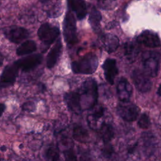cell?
Here are the masks:
<instances>
[{
    "instance_id": "cell-12",
    "label": "cell",
    "mask_w": 161,
    "mask_h": 161,
    "mask_svg": "<svg viewBox=\"0 0 161 161\" xmlns=\"http://www.w3.org/2000/svg\"><path fill=\"white\" fill-rule=\"evenodd\" d=\"M136 41L140 44H142L150 48H156L161 45L159 36L155 33L148 30L142 32L138 36Z\"/></svg>"
},
{
    "instance_id": "cell-9",
    "label": "cell",
    "mask_w": 161,
    "mask_h": 161,
    "mask_svg": "<svg viewBox=\"0 0 161 161\" xmlns=\"http://www.w3.org/2000/svg\"><path fill=\"white\" fill-rule=\"evenodd\" d=\"M43 59V57L42 54L36 53L19 58L14 62L22 72H28L33 70L40 65Z\"/></svg>"
},
{
    "instance_id": "cell-20",
    "label": "cell",
    "mask_w": 161,
    "mask_h": 161,
    "mask_svg": "<svg viewBox=\"0 0 161 161\" xmlns=\"http://www.w3.org/2000/svg\"><path fill=\"white\" fill-rule=\"evenodd\" d=\"M101 136L104 142H109L114 136V130L113 126L108 123L103 122L99 128Z\"/></svg>"
},
{
    "instance_id": "cell-10",
    "label": "cell",
    "mask_w": 161,
    "mask_h": 161,
    "mask_svg": "<svg viewBox=\"0 0 161 161\" xmlns=\"http://www.w3.org/2000/svg\"><path fill=\"white\" fill-rule=\"evenodd\" d=\"M133 82L138 91L145 93L152 88V82L148 75L140 70H134L131 74Z\"/></svg>"
},
{
    "instance_id": "cell-21",
    "label": "cell",
    "mask_w": 161,
    "mask_h": 161,
    "mask_svg": "<svg viewBox=\"0 0 161 161\" xmlns=\"http://www.w3.org/2000/svg\"><path fill=\"white\" fill-rule=\"evenodd\" d=\"M125 55L126 58L131 62L135 61L138 53L139 48L136 44L129 42L125 45Z\"/></svg>"
},
{
    "instance_id": "cell-31",
    "label": "cell",
    "mask_w": 161,
    "mask_h": 161,
    "mask_svg": "<svg viewBox=\"0 0 161 161\" xmlns=\"http://www.w3.org/2000/svg\"><path fill=\"white\" fill-rule=\"evenodd\" d=\"M3 60H4V58L3 57V55L0 53V67L3 65Z\"/></svg>"
},
{
    "instance_id": "cell-7",
    "label": "cell",
    "mask_w": 161,
    "mask_h": 161,
    "mask_svg": "<svg viewBox=\"0 0 161 161\" xmlns=\"http://www.w3.org/2000/svg\"><path fill=\"white\" fill-rule=\"evenodd\" d=\"M19 70V67L14 62L11 64L7 65L0 76V89L12 86L16 82Z\"/></svg>"
},
{
    "instance_id": "cell-14",
    "label": "cell",
    "mask_w": 161,
    "mask_h": 161,
    "mask_svg": "<svg viewBox=\"0 0 161 161\" xmlns=\"http://www.w3.org/2000/svg\"><path fill=\"white\" fill-rule=\"evenodd\" d=\"M116 92L119 101H130L132 95L133 88L126 79L122 77L119 79L116 86Z\"/></svg>"
},
{
    "instance_id": "cell-24",
    "label": "cell",
    "mask_w": 161,
    "mask_h": 161,
    "mask_svg": "<svg viewBox=\"0 0 161 161\" xmlns=\"http://www.w3.org/2000/svg\"><path fill=\"white\" fill-rule=\"evenodd\" d=\"M45 157L47 160H57L59 159V152L57 146L54 144L49 145L45 152Z\"/></svg>"
},
{
    "instance_id": "cell-32",
    "label": "cell",
    "mask_w": 161,
    "mask_h": 161,
    "mask_svg": "<svg viewBox=\"0 0 161 161\" xmlns=\"http://www.w3.org/2000/svg\"><path fill=\"white\" fill-rule=\"evenodd\" d=\"M6 149H7V148H6V147L5 145H3V146H1L0 147V150L1 151H3V152H5L6 150Z\"/></svg>"
},
{
    "instance_id": "cell-13",
    "label": "cell",
    "mask_w": 161,
    "mask_h": 161,
    "mask_svg": "<svg viewBox=\"0 0 161 161\" xmlns=\"http://www.w3.org/2000/svg\"><path fill=\"white\" fill-rule=\"evenodd\" d=\"M106 80L110 84H113L116 76L118 73L116 61L114 58H107L102 65Z\"/></svg>"
},
{
    "instance_id": "cell-16",
    "label": "cell",
    "mask_w": 161,
    "mask_h": 161,
    "mask_svg": "<svg viewBox=\"0 0 161 161\" xmlns=\"http://www.w3.org/2000/svg\"><path fill=\"white\" fill-rule=\"evenodd\" d=\"M67 6L73 13H75L78 20L85 18L87 14V7L84 0H67Z\"/></svg>"
},
{
    "instance_id": "cell-29",
    "label": "cell",
    "mask_w": 161,
    "mask_h": 161,
    "mask_svg": "<svg viewBox=\"0 0 161 161\" xmlns=\"http://www.w3.org/2000/svg\"><path fill=\"white\" fill-rule=\"evenodd\" d=\"M6 106L5 104H4L3 103H0V118L4 113V111L6 110Z\"/></svg>"
},
{
    "instance_id": "cell-6",
    "label": "cell",
    "mask_w": 161,
    "mask_h": 161,
    "mask_svg": "<svg viewBox=\"0 0 161 161\" xmlns=\"http://www.w3.org/2000/svg\"><path fill=\"white\" fill-rule=\"evenodd\" d=\"M116 111L119 117L126 121H135L140 113L139 108L130 101H121L116 107Z\"/></svg>"
},
{
    "instance_id": "cell-19",
    "label": "cell",
    "mask_w": 161,
    "mask_h": 161,
    "mask_svg": "<svg viewBox=\"0 0 161 161\" xmlns=\"http://www.w3.org/2000/svg\"><path fill=\"white\" fill-rule=\"evenodd\" d=\"M37 45L35 41L31 40H26L23 42L16 50V53L18 56H24L30 55L36 51Z\"/></svg>"
},
{
    "instance_id": "cell-34",
    "label": "cell",
    "mask_w": 161,
    "mask_h": 161,
    "mask_svg": "<svg viewBox=\"0 0 161 161\" xmlns=\"http://www.w3.org/2000/svg\"><path fill=\"white\" fill-rule=\"evenodd\" d=\"M42 3H46L47 1H48V0H40Z\"/></svg>"
},
{
    "instance_id": "cell-26",
    "label": "cell",
    "mask_w": 161,
    "mask_h": 161,
    "mask_svg": "<svg viewBox=\"0 0 161 161\" xmlns=\"http://www.w3.org/2000/svg\"><path fill=\"white\" fill-rule=\"evenodd\" d=\"M113 152H114V150L112 145L109 144V142L104 143V145L102 150V153L103 156L106 158H109L111 157Z\"/></svg>"
},
{
    "instance_id": "cell-11",
    "label": "cell",
    "mask_w": 161,
    "mask_h": 161,
    "mask_svg": "<svg viewBox=\"0 0 161 161\" xmlns=\"http://www.w3.org/2000/svg\"><path fill=\"white\" fill-rule=\"evenodd\" d=\"M64 100L70 111L77 114H79L83 111L79 92L73 91L67 92L64 96Z\"/></svg>"
},
{
    "instance_id": "cell-15",
    "label": "cell",
    "mask_w": 161,
    "mask_h": 161,
    "mask_svg": "<svg viewBox=\"0 0 161 161\" xmlns=\"http://www.w3.org/2000/svg\"><path fill=\"white\" fill-rule=\"evenodd\" d=\"M62 43L60 38L55 42V45L50 49L48 53L46 61V65L48 69H52L55 67L58 58H60L62 52Z\"/></svg>"
},
{
    "instance_id": "cell-27",
    "label": "cell",
    "mask_w": 161,
    "mask_h": 161,
    "mask_svg": "<svg viewBox=\"0 0 161 161\" xmlns=\"http://www.w3.org/2000/svg\"><path fill=\"white\" fill-rule=\"evenodd\" d=\"M21 108L25 111L28 112H34L36 109V104L33 101H27L25 103H23L21 106Z\"/></svg>"
},
{
    "instance_id": "cell-2",
    "label": "cell",
    "mask_w": 161,
    "mask_h": 161,
    "mask_svg": "<svg viewBox=\"0 0 161 161\" xmlns=\"http://www.w3.org/2000/svg\"><path fill=\"white\" fill-rule=\"evenodd\" d=\"M99 60L97 55L92 52H89L80 59L72 62L70 67L72 71L75 74L90 75L96 72Z\"/></svg>"
},
{
    "instance_id": "cell-8",
    "label": "cell",
    "mask_w": 161,
    "mask_h": 161,
    "mask_svg": "<svg viewBox=\"0 0 161 161\" xmlns=\"http://www.w3.org/2000/svg\"><path fill=\"white\" fill-rule=\"evenodd\" d=\"M5 37L13 43H19L30 36L29 31L21 26H12L3 30Z\"/></svg>"
},
{
    "instance_id": "cell-33",
    "label": "cell",
    "mask_w": 161,
    "mask_h": 161,
    "mask_svg": "<svg viewBox=\"0 0 161 161\" xmlns=\"http://www.w3.org/2000/svg\"><path fill=\"white\" fill-rule=\"evenodd\" d=\"M97 1H99V2H101L102 4L105 3V2H108V0H97Z\"/></svg>"
},
{
    "instance_id": "cell-22",
    "label": "cell",
    "mask_w": 161,
    "mask_h": 161,
    "mask_svg": "<svg viewBox=\"0 0 161 161\" xmlns=\"http://www.w3.org/2000/svg\"><path fill=\"white\" fill-rule=\"evenodd\" d=\"M101 19L102 16L101 13L94 7L92 8L89 13V22L94 31H97L99 30Z\"/></svg>"
},
{
    "instance_id": "cell-25",
    "label": "cell",
    "mask_w": 161,
    "mask_h": 161,
    "mask_svg": "<svg viewBox=\"0 0 161 161\" xmlns=\"http://www.w3.org/2000/svg\"><path fill=\"white\" fill-rule=\"evenodd\" d=\"M138 125L140 128L142 129H147L150 125V120L149 116L146 113H143L138 121Z\"/></svg>"
},
{
    "instance_id": "cell-23",
    "label": "cell",
    "mask_w": 161,
    "mask_h": 161,
    "mask_svg": "<svg viewBox=\"0 0 161 161\" xmlns=\"http://www.w3.org/2000/svg\"><path fill=\"white\" fill-rule=\"evenodd\" d=\"M73 137L79 142H85L88 140L89 133L84 128L78 125L74 128Z\"/></svg>"
},
{
    "instance_id": "cell-17",
    "label": "cell",
    "mask_w": 161,
    "mask_h": 161,
    "mask_svg": "<svg viewBox=\"0 0 161 161\" xmlns=\"http://www.w3.org/2000/svg\"><path fill=\"white\" fill-rule=\"evenodd\" d=\"M92 112L87 116V122L89 126L92 129L97 128V122L104 116L105 109L101 106H96L92 108Z\"/></svg>"
},
{
    "instance_id": "cell-5",
    "label": "cell",
    "mask_w": 161,
    "mask_h": 161,
    "mask_svg": "<svg viewBox=\"0 0 161 161\" xmlns=\"http://www.w3.org/2000/svg\"><path fill=\"white\" fill-rule=\"evenodd\" d=\"M60 34L59 28L49 23L42 24L37 31L38 37L43 45L46 47V49L58 38Z\"/></svg>"
},
{
    "instance_id": "cell-30",
    "label": "cell",
    "mask_w": 161,
    "mask_h": 161,
    "mask_svg": "<svg viewBox=\"0 0 161 161\" xmlns=\"http://www.w3.org/2000/svg\"><path fill=\"white\" fill-rule=\"evenodd\" d=\"M157 94L158 96H161V84H160V86H159V87H158V88Z\"/></svg>"
},
{
    "instance_id": "cell-4",
    "label": "cell",
    "mask_w": 161,
    "mask_h": 161,
    "mask_svg": "<svg viewBox=\"0 0 161 161\" xmlns=\"http://www.w3.org/2000/svg\"><path fill=\"white\" fill-rule=\"evenodd\" d=\"M160 60L159 53L155 51L145 52L142 55L143 72L149 77H156L159 71Z\"/></svg>"
},
{
    "instance_id": "cell-3",
    "label": "cell",
    "mask_w": 161,
    "mask_h": 161,
    "mask_svg": "<svg viewBox=\"0 0 161 161\" xmlns=\"http://www.w3.org/2000/svg\"><path fill=\"white\" fill-rule=\"evenodd\" d=\"M63 36L69 46L74 45L78 42L76 19L70 9H67L63 21Z\"/></svg>"
},
{
    "instance_id": "cell-18",
    "label": "cell",
    "mask_w": 161,
    "mask_h": 161,
    "mask_svg": "<svg viewBox=\"0 0 161 161\" xmlns=\"http://www.w3.org/2000/svg\"><path fill=\"white\" fill-rule=\"evenodd\" d=\"M102 42L105 50L108 53L114 52L119 46L118 38L112 34H106L102 38Z\"/></svg>"
},
{
    "instance_id": "cell-28",
    "label": "cell",
    "mask_w": 161,
    "mask_h": 161,
    "mask_svg": "<svg viewBox=\"0 0 161 161\" xmlns=\"http://www.w3.org/2000/svg\"><path fill=\"white\" fill-rule=\"evenodd\" d=\"M64 154L66 160H77L75 155L74 154V150L72 148L64 151Z\"/></svg>"
},
{
    "instance_id": "cell-1",
    "label": "cell",
    "mask_w": 161,
    "mask_h": 161,
    "mask_svg": "<svg viewBox=\"0 0 161 161\" xmlns=\"http://www.w3.org/2000/svg\"><path fill=\"white\" fill-rule=\"evenodd\" d=\"M80 102L82 110L92 109L97 104L98 87L95 79L89 78L82 84L80 88Z\"/></svg>"
}]
</instances>
